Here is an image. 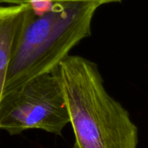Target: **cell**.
Returning <instances> with one entry per match:
<instances>
[{"label": "cell", "mask_w": 148, "mask_h": 148, "mask_svg": "<svg viewBox=\"0 0 148 148\" xmlns=\"http://www.w3.org/2000/svg\"><path fill=\"white\" fill-rule=\"evenodd\" d=\"M99 7L92 2L64 1L41 10L32 3L14 42L3 95L57 68L90 36Z\"/></svg>", "instance_id": "6da1fadb"}, {"label": "cell", "mask_w": 148, "mask_h": 148, "mask_svg": "<svg viewBox=\"0 0 148 148\" xmlns=\"http://www.w3.org/2000/svg\"><path fill=\"white\" fill-rule=\"evenodd\" d=\"M75 134L73 148H137L138 128L104 87L98 65L68 56L54 69Z\"/></svg>", "instance_id": "7a4b0ae2"}, {"label": "cell", "mask_w": 148, "mask_h": 148, "mask_svg": "<svg viewBox=\"0 0 148 148\" xmlns=\"http://www.w3.org/2000/svg\"><path fill=\"white\" fill-rule=\"evenodd\" d=\"M69 123L62 88L54 70L4 95L0 102V130L10 135L29 129L61 135Z\"/></svg>", "instance_id": "3957f363"}, {"label": "cell", "mask_w": 148, "mask_h": 148, "mask_svg": "<svg viewBox=\"0 0 148 148\" xmlns=\"http://www.w3.org/2000/svg\"><path fill=\"white\" fill-rule=\"evenodd\" d=\"M32 3L0 6V102L16 36Z\"/></svg>", "instance_id": "277c9868"}, {"label": "cell", "mask_w": 148, "mask_h": 148, "mask_svg": "<svg viewBox=\"0 0 148 148\" xmlns=\"http://www.w3.org/2000/svg\"><path fill=\"white\" fill-rule=\"evenodd\" d=\"M38 1V0H37ZM43 2H49V3H56V2H64V1H85V2H92L99 4L100 6L107 3H120L122 0H42ZM36 0H0V3H7L10 5H17L26 3H35Z\"/></svg>", "instance_id": "5b68a950"}]
</instances>
